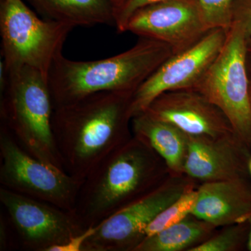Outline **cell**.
Listing matches in <instances>:
<instances>
[{
	"label": "cell",
	"instance_id": "cell-2",
	"mask_svg": "<svg viewBox=\"0 0 251 251\" xmlns=\"http://www.w3.org/2000/svg\"><path fill=\"white\" fill-rule=\"evenodd\" d=\"M171 175L163 158L133 135L87 175L73 213L84 228L96 227Z\"/></svg>",
	"mask_w": 251,
	"mask_h": 251
},
{
	"label": "cell",
	"instance_id": "cell-23",
	"mask_svg": "<svg viewBox=\"0 0 251 251\" xmlns=\"http://www.w3.org/2000/svg\"><path fill=\"white\" fill-rule=\"evenodd\" d=\"M96 229L97 226L89 227L82 233L71 238L65 244L52 247L49 251H83L85 242L94 234Z\"/></svg>",
	"mask_w": 251,
	"mask_h": 251
},
{
	"label": "cell",
	"instance_id": "cell-14",
	"mask_svg": "<svg viewBox=\"0 0 251 251\" xmlns=\"http://www.w3.org/2000/svg\"><path fill=\"white\" fill-rule=\"evenodd\" d=\"M197 189L193 215L216 227L247 222L251 214L249 178L202 183Z\"/></svg>",
	"mask_w": 251,
	"mask_h": 251
},
{
	"label": "cell",
	"instance_id": "cell-9",
	"mask_svg": "<svg viewBox=\"0 0 251 251\" xmlns=\"http://www.w3.org/2000/svg\"><path fill=\"white\" fill-rule=\"evenodd\" d=\"M0 202L25 250L49 251L85 230L71 211L0 187Z\"/></svg>",
	"mask_w": 251,
	"mask_h": 251
},
{
	"label": "cell",
	"instance_id": "cell-17",
	"mask_svg": "<svg viewBox=\"0 0 251 251\" xmlns=\"http://www.w3.org/2000/svg\"><path fill=\"white\" fill-rule=\"evenodd\" d=\"M217 228L190 214L177 224L145 238L135 251H189L210 237Z\"/></svg>",
	"mask_w": 251,
	"mask_h": 251
},
{
	"label": "cell",
	"instance_id": "cell-18",
	"mask_svg": "<svg viewBox=\"0 0 251 251\" xmlns=\"http://www.w3.org/2000/svg\"><path fill=\"white\" fill-rule=\"evenodd\" d=\"M198 186L194 184L188 188L176 201L162 211L145 230V238L177 224L191 214L197 201Z\"/></svg>",
	"mask_w": 251,
	"mask_h": 251
},
{
	"label": "cell",
	"instance_id": "cell-26",
	"mask_svg": "<svg viewBox=\"0 0 251 251\" xmlns=\"http://www.w3.org/2000/svg\"><path fill=\"white\" fill-rule=\"evenodd\" d=\"M249 226V240H248L247 250L251 251V214L247 221Z\"/></svg>",
	"mask_w": 251,
	"mask_h": 251
},
{
	"label": "cell",
	"instance_id": "cell-16",
	"mask_svg": "<svg viewBox=\"0 0 251 251\" xmlns=\"http://www.w3.org/2000/svg\"><path fill=\"white\" fill-rule=\"evenodd\" d=\"M45 19L75 27L115 26L110 0H25Z\"/></svg>",
	"mask_w": 251,
	"mask_h": 251
},
{
	"label": "cell",
	"instance_id": "cell-13",
	"mask_svg": "<svg viewBox=\"0 0 251 251\" xmlns=\"http://www.w3.org/2000/svg\"><path fill=\"white\" fill-rule=\"evenodd\" d=\"M251 150L237 135L210 138L187 134L184 175L200 184L249 178Z\"/></svg>",
	"mask_w": 251,
	"mask_h": 251
},
{
	"label": "cell",
	"instance_id": "cell-21",
	"mask_svg": "<svg viewBox=\"0 0 251 251\" xmlns=\"http://www.w3.org/2000/svg\"><path fill=\"white\" fill-rule=\"evenodd\" d=\"M166 0H126L115 12V27L120 33L125 32L127 23L135 11L144 6Z\"/></svg>",
	"mask_w": 251,
	"mask_h": 251
},
{
	"label": "cell",
	"instance_id": "cell-20",
	"mask_svg": "<svg viewBox=\"0 0 251 251\" xmlns=\"http://www.w3.org/2000/svg\"><path fill=\"white\" fill-rule=\"evenodd\" d=\"M209 30L229 31L233 24V8L237 0H194Z\"/></svg>",
	"mask_w": 251,
	"mask_h": 251
},
{
	"label": "cell",
	"instance_id": "cell-25",
	"mask_svg": "<svg viewBox=\"0 0 251 251\" xmlns=\"http://www.w3.org/2000/svg\"><path fill=\"white\" fill-rule=\"evenodd\" d=\"M246 59H247L248 75H249V80L251 82V37L247 39Z\"/></svg>",
	"mask_w": 251,
	"mask_h": 251
},
{
	"label": "cell",
	"instance_id": "cell-1",
	"mask_svg": "<svg viewBox=\"0 0 251 251\" xmlns=\"http://www.w3.org/2000/svg\"><path fill=\"white\" fill-rule=\"evenodd\" d=\"M133 92L106 91L54 108L52 129L63 169L84 181L133 136Z\"/></svg>",
	"mask_w": 251,
	"mask_h": 251
},
{
	"label": "cell",
	"instance_id": "cell-5",
	"mask_svg": "<svg viewBox=\"0 0 251 251\" xmlns=\"http://www.w3.org/2000/svg\"><path fill=\"white\" fill-rule=\"evenodd\" d=\"M74 27L41 19L23 0H0L1 53L6 69L27 66L48 78Z\"/></svg>",
	"mask_w": 251,
	"mask_h": 251
},
{
	"label": "cell",
	"instance_id": "cell-8",
	"mask_svg": "<svg viewBox=\"0 0 251 251\" xmlns=\"http://www.w3.org/2000/svg\"><path fill=\"white\" fill-rule=\"evenodd\" d=\"M194 184H198L186 175H171L158 187L97 226L83 251H135L153 220Z\"/></svg>",
	"mask_w": 251,
	"mask_h": 251
},
{
	"label": "cell",
	"instance_id": "cell-6",
	"mask_svg": "<svg viewBox=\"0 0 251 251\" xmlns=\"http://www.w3.org/2000/svg\"><path fill=\"white\" fill-rule=\"evenodd\" d=\"M247 41L242 29L232 24L221 52L193 90L201 92L224 112L234 133L251 150Z\"/></svg>",
	"mask_w": 251,
	"mask_h": 251
},
{
	"label": "cell",
	"instance_id": "cell-28",
	"mask_svg": "<svg viewBox=\"0 0 251 251\" xmlns=\"http://www.w3.org/2000/svg\"><path fill=\"white\" fill-rule=\"evenodd\" d=\"M248 173H249V177L251 179V156L249 158V161H248Z\"/></svg>",
	"mask_w": 251,
	"mask_h": 251
},
{
	"label": "cell",
	"instance_id": "cell-22",
	"mask_svg": "<svg viewBox=\"0 0 251 251\" xmlns=\"http://www.w3.org/2000/svg\"><path fill=\"white\" fill-rule=\"evenodd\" d=\"M233 24L242 29L247 39L251 37V0H237L233 8Z\"/></svg>",
	"mask_w": 251,
	"mask_h": 251
},
{
	"label": "cell",
	"instance_id": "cell-11",
	"mask_svg": "<svg viewBox=\"0 0 251 251\" xmlns=\"http://www.w3.org/2000/svg\"><path fill=\"white\" fill-rule=\"evenodd\" d=\"M126 31L164 43L177 54L196 45L210 30L194 0H166L135 11Z\"/></svg>",
	"mask_w": 251,
	"mask_h": 251
},
{
	"label": "cell",
	"instance_id": "cell-29",
	"mask_svg": "<svg viewBox=\"0 0 251 251\" xmlns=\"http://www.w3.org/2000/svg\"><path fill=\"white\" fill-rule=\"evenodd\" d=\"M249 93H250V100H251V82L250 83V90H249Z\"/></svg>",
	"mask_w": 251,
	"mask_h": 251
},
{
	"label": "cell",
	"instance_id": "cell-12",
	"mask_svg": "<svg viewBox=\"0 0 251 251\" xmlns=\"http://www.w3.org/2000/svg\"><path fill=\"white\" fill-rule=\"evenodd\" d=\"M144 112L193 136L223 138L236 135L224 112L193 89L164 92Z\"/></svg>",
	"mask_w": 251,
	"mask_h": 251
},
{
	"label": "cell",
	"instance_id": "cell-3",
	"mask_svg": "<svg viewBox=\"0 0 251 251\" xmlns=\"http://www.w3.org/2000/svg\"><path fill=\"white\" fill-rule=\"evenodd\" d=\"M173 54L164 43L143 37L125 52L100 60L74 61L60 54L48 75L53 108L98 92L134 93Z\"/></svg>",
	"mask_w": 251,
	"mask_h": 251
},
{
	"label": "cell",
	"instance_id": "cell-4",
	"mask_svg": "<svg viewBox=\"0 0 251 251\" xmlns=\"http://www.w3.org/2000/svg\"><path fill=\"white\" fill-rule=\"evenodd\" d=\"M53 110L42 73L27 66L6 69L1 64V124L31 156L64 170L52 133Z\"/></svg>",
	"mask_w": 251,
	"mask_h": 251
},
{
	"label": "cell",
	"instance_id": "cell-10",
	"mask_svg": "<svg viewBox=\"0 0 251 251\" xmlns=\"http://www.w3.org/2000/svg\"><path fill=\"white\" fill-rule=\"evenodd\" d=\"M227 31L213 29L193 47L165 61L133 93L132 118L146 111L151 102L164 92L194 88L221 52Z\"/></svg>",
	"mask_w": 251,
	"mask_h": 251
},
{
	"label": "cell",
	"instance_id": "cell-24",
	"mask_svg": "<svg viewBox=\"0 0 251 251\" xmlns=\"http://www.w3.org/2000/svg\"><path fill=\"white\" fill-rule=\"evenodd\" d=\"M8 222L5 220L4 216L1 215L0 221V250L4 251L7 249L8 241H9V227H7Z\"/></svg>",
	"mask_w": 251,
	"mask_h": 251
},
{
	"label": "cell",
	"instance_id": "cell-7",
	"mask_svg": "<svg viewBox=\"0 0 251 251\" xmlns=\"http://www.w3.org/2000/svg\"><path fill=\"white\" fill-rule=\"evenodd\" d=\"M0 158L1 187L73 212L83 181L31 156L2 124Z\"/></svg>",
	"mask_w": 251,
	"mask_h": 251
},
{
	"label": "cell",
	"instance_id": "cell-19",
	"mask_svg": "<svg viewBox=\"0 0 251 251\" xmlns=\"http://www.w3.org/2000/svg\"><path fill=\"white\" fill-rule=\"evenodd\" d=\"M249 226L248 222L224 226L202 244L189 251H240L247 249Z\"/></svg>",
	"mask_w": 251,
	"mask_h": 251
},
{
	"label": "cell",
	"instance_id": "cell-15",
	"mask_svg": "<svg viewBox=\"0 0 251 251\" xmlns=\"http://www.w3.org/2000/svg\"><path fill=\"white\" fill-rule=\"evenodd\" d=\"M133 134L143 138L166 163L171 175H184L187 134L177 127L143 112L132 118Z\"/></svg>",
	"mask_w": 251,
	"mask_h": 251
},
{
	"label": "cell",
	"instance_id": "cell-27",
	"mask_svg": "<svg viewBox=\"0 0 251 251\" xmlns=\"http://www.w3.org/2000/svg\"><path fill=\"white\" fill-rule=\"evenodd\" d=\"M112 4L115 6V11L117 9H120V7L125 4L126 0H110Z\"/></svg>",
	"mask_w": 251,
	"mask_h": 251
}]
</instances>
